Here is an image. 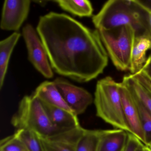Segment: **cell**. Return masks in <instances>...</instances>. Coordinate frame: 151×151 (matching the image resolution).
Here are the masks:
<instances>
[{"instance_id":"cell-21","label":"cell","mask_w":151,"mask_h":151,"mask_svg":"<svg viewBox=\"0 0 151 151\" xmlns=\"http://www.w3.org/2000/svg\"><path fill=\"white\" fill-rule=\"evenodd\" d=\"M0 151H30L14 134L1 139L0 142Z\"/></svg>"},{"instance_id":"cell-20","label":"cell","mask_w":151,"mask_h":151,"mask_svg":"<svg viewBox=\"0 0 151 151\" xmlns=\"http://www.w3.org/2000/svg\"><path fill=\"white\" fill-rule=\"evenodd\" d=\"M133 97L137 107L140 122L145 132L147 145L151 142V113L134 96Z\"/></svg>"},{"instance_id":"cell-16","label":"cell","mask_w":151,"mask_h":151,"mask_svg":"<svg viewBox=\"0 0 151 151\" xmlns=\"http://www.w3.org/2000/svg\"><path fill=\"white\" fill-rule=\"evenodd\" d=\"M21 34L14 32L0 42V88L2 89L6 75L9 63Z\"/></svg>"},{"instance_id":"cell-5","label":"cell","mask_w":151,"mask_h":151,"mask_svg":"<svg viewBox=\"0 0 151 151\" xmlns=\"http://www.w3.org/2000/svg\"><path fill=\"white\" fill-rule=\"evenodd\" d=\"M101 41L114 66L118 70H130L135 32L130 26L99 30Z\"/></svg>"},{"instance_id":"cell-14","label":"cell","mask_w":151,"mask_h":151,"mask_svg":"<svg viewBox=\"0 0 151 151\" xmlns=\"http://www.w3.org/2000/svg\"><path fill=\"white\" fill-rule=\"evenodd\" d=\"M33 95L42 102L63 109L75 114L63 99L53 81H46L41 83L37 87Z\"/></svg>"},{"instance_id":"cell-17","label":"cell","mask_w":151,"mask_h":151,"mask_svg":"<svg viewBox=\"0 0 151 151\" xmlns=\"http://www.w3.org/2000/svg\"><path fill=\"white\" fill-rule=\"evenodd\" d=\"M61 8L79 17H90L93 13L91 3L87 0H59L55 1Z\"/></svg>"},{"instance_id":"cell-2","label":"cell","mask_w":151,"mask_h":151,"mask_svg":"<svg viewBox=\"0 0 151 151\" xmlns=\"http://www.w3.org/2000/svg\"><path fill=\"white\" fill-rule=\"evenodd\" d=\"M149 14L136 0H110L93 16L92 22L98 30L130 26L135 31L136 37H151Z\"/></svg>"},{"instance_id":"cell-12","label":"cell","mask_w":151,"mask_h":151,"mask_svg":"<svg viewBox=\"0 0 151 151\" xmlns=\"http://www.w3.org/2000/svg\"><path fill=\"white\" fill-rule=\"evenodd\" d=\"M128 133L121 129L100 130L96 151H124Z\"/></svg>"},{"instance_id":"cell-1","label":"cell","mask_w":151,"mask_h":151,"mask_svg":"<svg viewBox=\"0 0 151 151\" xmlns=\"http://www.w3.org/2000/svg\"><path fill=\"white\" fill-rule=\"evenodd\" d=\"M52 69L79 83L102 74L108 55L98 30L88 28L64 14L50 12L40 17L37 27Z\"/></svg>"},{"instance_id":"cell-3","label":"cell","mask_w":151,"mask_h":151,"mask_svg":"<svg viewBox=\"0 0 151 151\" xmlns=\"http://www.w3.org/2000/svg\"><path fill=\"white\" fill-rule=\"evenodd\" d=\"M119 86L120 83L111 77L98 81L93 100L96 115L113 127L132 133L124 114Z\"/></svg>"},{"instance_id":"cell-4","label":"cell","mask_w":151,"mask_h":151,"mask_svg":"<svg viewBox=\"0 0 151 151\" xmlns=\"http://www.w3.org/2000/svg\"><path fill=\"white\" fill-rule=\"evenodd\" d=\"M11 122L17 130L33 131L43 137L58 133L49 120L42 102L33 94L23 98Z\"/></svg>"},{"instance_id":"cell-28","label":"cell","mask_w":151,"mask_h":151,"mask_svg":"<svg viewBox=\"0 0 151 151\" xmlns=\"http://www.w3.org/2000/svg\"><path fill=\"white\" fill-rule=\"evenodd\" d=\"M46 146L47 149V151H53L52 150H51V149H50V148H48V147H47V146L46 145Z\"/></svg>"},{"instance_id":"cell-27","label":"cell","mask_w":151,"mask_h":151,"mask_svg":"<svg viewBox=\"0 0 151 151\" xmlns=\"http://www.w3.org/2000/svg\"><path fill=\"white\" fill-rule=\"evenodd\" d=\"M146 145L147 146L149 147L150 148H151V142H149L147 145Z\"/></svg>"},{"instance_id":"cell-19","label":"cell","mask_w":151,"mask_h":151,"mask_svg":"<svg viewBox=\"0 0 151 151\" xmlns=\"http://www.w3.org/2000/svg\"><path fill=\"white\" fill-rule=\"evenodd\" d=\"M100 131L86 129L78 143L76 151H96Z\"/></svg>"},{"instance_id":"cell-8","label":"cell","mask_w":151,"mask_h":151,"mask_svg":"<svg viewBox=\"0 0 151 151\" xmlns=\"http://www.w3.org/2000/svg\"><path fill=\"white\" fill-rule=\"evenodd\" d=\"M31 2L29 0L5 1L0 24L1 29L19 30L29 15Z\"/></svg>"},{"instance_id":"cell-18","label":"cell","mask_w":151,"mask_h":151,"mask_svg":"<svg viewBox=\"0 0 151 151\" xmlns=\"http://www.w3.org/2000/svg\"><path fill=\"white\" fill-rule=\"evenodd\" d=\"M14 134L30 151H47L41 136L35 132L25 129L17 130Z\"/></svg>"},{"instance_id":"cell-22","label":"cell","mask_w":151,"mask_h":151,"mask_svg":"<svg viewBox=\"0 0 151 151\" xmlns=\"http://www.w3.org/2000/svg\"><path fill=\"white\" fill-rule=\"evenodd\" d=\"M144 144L132 133H128V140L124 151H142Z\"/></svg>"},{"instance_id":"cell-15","label":"cell","mask_w":151,"mask_h":151,"mask_svg":"<svg viewBox=\"0 0 151 151\" xmlns=\"http://www.w3.org/2000/svg\"><path fill=\"white\" fill-rule=\"evenodd\" d=\"M149 50H151V37H135L132 51L131 74H135L142 69L147 60V52Z\"/></svg>"},{"instance_id":"cell-24","label":"cell","mask_w":151,"mask_h":151,"mask_svg":"<svg viewBox=\"0 0 151 151\" xmlns=\"http://www.w3.org/2000/svg\"><path fill=\"white\" fill-rule=\"evenodd\" d=\"M142 70L151 78V55L147 58Z\"/></svg>"},{"instance_id":"cell-25","label":"cell","mask_w":151,"mask_h":151,"mask_svg":"<svg viewBox=\"0 0 151 151\" xmlns=\"http://www.w3.org/2000/svg\"><path fill=\"white\" fill-rule=\"evenodd\" d=\"M148 23H149V32H150V37H151V14H149Z\"/></svg>"},{"instance_id":"cell-26","label":"cell","mask_w":151,"mask_h":151,"mask_svg":"<svg viewBox=\"0 0 151 151\" xmlns=\"http://www.w3.org/2000/svg\"><path fill=\"white\" fill-rule=\"evenodd\" d=\"M142 151H151V148L145 145L142 148Z\"/></svg>"},{"instance_id":"cell-11","label":"cell","mask_w":151,"mask_h":151,"mask_svg":"<svg viewBox=\"0 0 151 151\" xmlns=\"http://www.w3.org/2000/svg\"><path fill=\"white\" fill-rule=\"evenodd\" d=\"M85 130L79 126L49 137L40 136L46 145L53 151H76L78 143Z\"/></svg>"},{"instance_id":"cell-9","label":"cell","mask_w":151,"mask_h":151,"mask_svg":"<svg viewBox=\"0 0 151 151\" xmlns=\"http://www.w3.org/2000/svg\"><path fill=\"white\" fill-rule=\"evenodd\" d=\"M123 110L132 134L146 145L145 136L140 122L137 107L129 88L121 82L119 86Z\"/></svg>"},{"instance_id":"cell-10","label":"cell","mask_w":151,"mask_h":151,"mask_svg":"<svg viewBox=\"0 0 151 151\" xmlns=\"http://www.w3.org/2000/svg\"><path fill=\"white\" fill-rule=\"evenodd\" d=\"M122 83L151 113V78L141 70L135 74L124 76Z\"/></svg>"},{"instance_id":"cell-7","label":"cell","mask_w":151,"mask_h":151,"mask_svg":"<svg viewBox=\"0 0 151 151\" xmlns=\"http://www.w3.org/2000/svg\"><path fill=\"white\" fill-rule=\"evenodd\" d=\"M65 102L76 116L83 113L92 103V95L84 88L58 78L53 81Z\"/></svg>"},{"instance_id":"cell-13","label":"cell","mask_w":151,"mask_h":151,"mask_svg":"<svg viewBox=\"0 0 151 151\" xmlns=\"http://www.w3.org/2000/svg\"><path fill=\"white\" fill-rule=\"evenodd\" d=\"M42 103L49 120L58 132L80 126L77 116L75 114L47 103Z\"/></svg>"},{"instance_id":"cell-6","label":"cell","mask_w":151,"mask_h":151,"mask_svg":"<svg viewBox=\"0 0 151 151\" xmlns=\"http://www.w3.org/2000/svg\"><path fill=\"white\" fill-rule=\"evenodd\" d=\"M22 35L29 61L45 77L52 78L54 76L52 69L45 48L37 30L31 24H26L23 29Z\"/></svg>"},{"instance_id":"cell-23","label":"cell","mask_w":151,"mask_h":151,"mask_svg":"<svg viewBox=\"0 0 151 151\" xmlns=\"http://www.w3.org/2000/svg\"><path fill=\"white\" fill-rule=\"evenodd\" d=\"M136 1L149 14H151V0H136Z\"/></svg>"}]
</instances>
